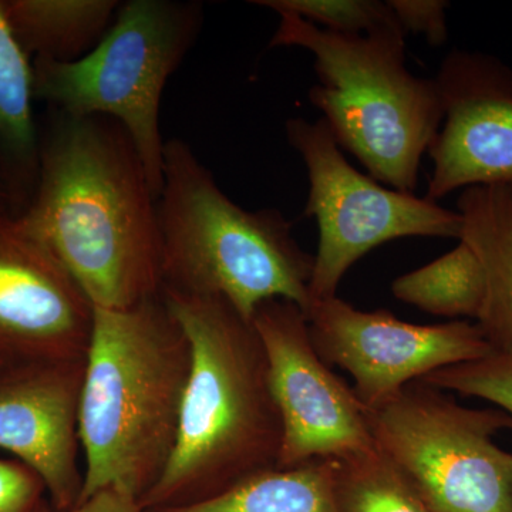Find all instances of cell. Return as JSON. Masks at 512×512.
I'll list each match as a JSON object with an SVG mask.
<instances>
[{"label":"cell","mask_w":512,"mask_h":512,"mask_svg":"<svg viewBox=\"0 0 512 512\" xmlns=\"http://www.w3.org/2000/svg\"><path fill=\"white\" fill-rule=\"evenodd\" d=\"M3 365H5V363H3L2 360H0V367H2Z\"/></svg>","instance_id":"obj_26"},{"label":"cell","mask_w":512,"mask_h":512,"mask_svg":"<svg viewBox=\"0 0 512 512\" xmlns=\"http://www.w3.org/2000/svg\"><path fill=\"white\" fill-rule=\"evenodd\" d=\"M157 201L119 121L53 110L35 190L16 215L93 306L128 309L163 289Z\"/></svg>","instance_id":"obj_1"},{"label":"cell","mask_w":512,"mask_h":512,"mask_svg":"<svg viewBox=\"0 0 512 512\" xmlns=\"http://www.w3.org/2000/svg\"><path fill=\"white\" fill-rule=\"evenodd\" d=\"M335 460L333 488L339 512H431L377 448Z\"/></svg>","instance_id":"obj_19"},{"label":"cell","mask_w":512,"mask_h":512,"mask_svg":"<svg viewBox=\"0 0 512 512\" xmlns=\"http://www.w3.org/2000/svg\"><path fill=\"white\" fill-rule=\"evenodd\" d=\"M10 29L30 59L73 63L109 32L116 0H0Z\"/></svg>","instance_id":"obj_16"},{"label":"cell","mask_w":512,"mask_h":512,"mask_svg":"<svg viewBox=\"0 0 512 512\" xmlns=\"http://www.w3.org/2000/svg\"><path fill=\"white\" fill-rule=\"evenodd\" d=\"M392 292L400 301L431 315L477 319L484 301L483 266L473 249L460 241L436 261L399 276Z\"/></svg>","instance_id":"obj_18"},{"label":"cell","mask_w":512,"mask_h":512,"mask_svg":"<svg viewBox=\"0 0 512 512\" xmlns=\"http://www.w3.org/2000/svg\"><path fill=\"white\" fill-rule=\"evenodd\" d=\"M183 326L191 369L177 440L146 511L208 500L279 467L282 423L252 320L220 298L161 289Z\"/></svg>","instance_id":"obj_2"},{"label":"cell","mask_w":512,"mask_h":512,"mask_svg":"<svg viewBox=\"0 0 512 512\" xmlns=\"http://www.w3.org/2000/svg\"><path fill=\"white\" fill-rule=\"evenodd\" d=\"M305 315L316 352L352 375L365 410L436 370L494 353L480 328L463 320L414 325L387 311H359L338 296L312 301Z\"/></svg>","instance_id":"obj_10"},{"label":"cell","mask_w":512,"mask_h":512,"mask_svg":"<svg viewBox=\"0 0 512 512\" xmlns=\"http://www.w3.org/2000/svg\"><path fill=\"white\" fill-rule=\"evenodd\" d=\"M443 126L430 144L436 202L476 185H512V70L483 52L453 50L436 79Z\"/></svg>","instance_id":"obj_11"},{"label":"cell","mask_w":512,"mask_h":512,"mask_svg":"<svg viewBox=\"0 0 512 512\" xmlns=\"http://www.w3.org/2000/svg\"><path fill=\"white\" fill-rule=\"evenodd\" d=\"M404 33H423L430 45L446 43L448 3L443 0H389Z\"/></svg>","instance_id":"obj_23"},{"label":"cell","mask_w":512,"mask_h":512,"mask_svg":"<svg viewBox=\"0 0 512 512\" xmlns=\"http://www.w3.org/2000/svg\"><path fill=\"white\" fill-rule=\"evenodd\" d=\"M32 59L20 47L0 2V180L13 204H28L39 173Z\"/></svg>","instance_id":"obj_15"},{"label":"cell","mask_w":512,"mask_h":512,"mask_svg":"<svg viewBox=\"0 0 512 512\" xmlns=\"http://www.w3.org/2000/svg\"><path fill=\"white\" fill-rule=\"evenodd\" d=\"M190 369V342L163 293L128 309L94 306L79 503L103 490L141 501L156 485L173 454Z\"/></svg>","instance_id":"obj_3"},{"label":"cell","mask_w":512,"mask_h":512,"mask_svg":"<svg viewBox=\"0 0 512 512\" xmlns=\"http://www.w3.org/2000/svg\"><path fill=\"white\" fill-rule=\"evenodd\" d=\"M163 289L227 301L244 318L261 303L286 299L303 312L315 258L299 247L278 210L247 211L180 138L164 146L157 201Z\"/></svg>","instance_id":"obj_4"},{"label":"cell","mask_w":512,"mask_h":512,"mask_svg":"<svg viewBox=\"0 0 512 512\" xmlns=\"http://www.w3.org/2000/svg\"><path fill=\"white\" fill-rule=\"evenodd\" d=\"M252 323L281 416L278 468L375 450L365 409L316 352L305 312L286 299H271L256 308Z\"/></svg>","instance_id":"obj_9"},{"label":"cell","mask_w":512,"mask_h":512,"mask_svg":"<svg viewBox=\"0 0 512 512\" xmlns=\"http://www.w3.org/2000/svg\"><path fill=\"white\" fill-rule=\"evenodd\" d=\"M86 359L0 367V450L45 484L53 511L76 507L84 471L79 434Z\"/></svg>","instance_id":"obj_13"},{"label":"cell","mask_w":512,"mask_h":512,"mask_svg":"<svg viewBox=\"0 0 512 512\" xmlns=\"http://www.w3.org/2000/svg\"><path fill=\"white\" fill-rule=\"evenodd\" d=\"M94 306L16 214L0 217V360L86 359Z\"/></svg>","instance_id":"obj_12"},{"label":"cell","mask_w":512,"mask_h":512,"mask_svg":"<svg viewBox=\"0 0 512 512\" xmlns=\"http://www.w3.org/2000/svg\"><path fill=\"white\" fill-rule=\"evenodd\" d=\"M47 512H147L140 501L117 490H103L66 511Z\"/></svg>","instance_id":"obj_24"},{"label":"cell","mask_w":512,"mask_h":512,"mask_svg":"<svg viewBox=\"0 0 512 512\" xmlns=\"http://www.w3.org/2000/svg\"><path fill=\"white\" fill-rule=\"evenodd\" d=\"M419 382L441 390L477 397L494 404L512 419V356L493 353L483 359L436 370Z\"/></svg>","instance_id":"obj_21"},{"label":"cell","mask_w":512,"mask_h":512,"mask_svg":"<svg viewBox=\"0 0 512 512\" xmlns=\"http://www.w3.org/2000/svg\"><path fill=\"white\" fill-rule=\"evenodd\" d=\"M13 207H15V204H13L8 188H6L5 184L0 180V217L6 214H15Z\"/></svg>","instance_id":"obj_25"},{"label":"cell","mask_w":512,"mask_h":512,"mask_svg":"<svg viewBox=\"0 0 512 512\" xmlns=\"http://www.w3.org/2000/svg\"><path fill=\"white\" fill-rule=\"evenodd\" d=\"M198 2L130 0L89 55L73 63L32 60L35 100L70 116H106L133 140L156 197L163 188L161 99L200 35Z\"/></svg>","instance_id":"obj_6"},{"label":"cell","mask_w":512,"mask_h":512,"mask_svg":"<svg viewBox=\"0 0 512 512\" xmlns=\"http://www.w3.org/2000/svg\"><path fill=\"white\" fill-rule=\"evenodd\" d=\"M335 470V458L274 468L208 500L147 512H339Z\"/></svg>","instance_id":"obj_17"},{"label":"cell","mask_w":512,"mask_h":512,"mask_svg":"<svg viewBox=\"0 0 512 512\" xmlns=\"http://www.w3.org/2000/svg\"><path fill=\"white\" fill-rule=\"evenodd\" d=\"M458 241L483 266L485 292L477 326L495 353L512 356V185H476L461 192Z\"/></svg>","instance_id":"obj_14"},{"label":"cell","mask_w":512,"mask_h":512,"mask_svg":"<svg viewBox=\"0 0 512 512\" xmlns=\"http://www.w3.org/2000/svg\"><path fill=\"white\" fill-rule=\"evenodd\" d=\"M271 46H298L315 57L319 83L309 100L336 143L393 190L412 192L421 158L439 133L444 111L436 80L406 69L404 30L339 35L279 13Z\"/></svg>","instance_id":"obj_5"},{"label":"cell","mask_w":512,"mask_h":512,"mask_svg":"<svg viewBox=\"0 0 512 512\" xmlns=\"http://www.w3.org/2000/svg\"><path fill=\"white\" fill-rule=\"evenodd\" d=\"M45 484L25 464L0 458V512H47Z\"/></svg>","instance_id":"obj_22"},{"label":"cell","mask_w":512,"mask_h":512,"mask_svg":"<svg viewBox=\"0 0 512 512\" xmlns=\"http://www.w3.org/2000/svg\"><path fill=\"white\" fill-rule=\"evenodd\" d=\"M256 5L298 16L312 25L339 35H372L402 28L389 2L379 0H261Z\"/></svg>","instance_id":"obj_20"},{"label":"cell","mask_w":512,"mask_h":512,"mask_svg":"<svg viewBox=\"0 0 512 512\" xmlns=\"http://www.w3.org/2000/svg\"><path fill=\"white\" fill-rule=\"evenodd\" d=\"M289 144L309 177L305 214L319 228L309 293L312 301L336 296L343 276L362 256L384 242L407 237L460 239V212L412 192L386 188L359 173L343 156L326 121H286Z\"/></svg>","instance_id":"obj_8"},{"label":"cell","mask_w":512,"mask_h":512,"mask_svg":"<svg viewBox=\"0 0 512 512\" xmlns=\"http://www.w3.org/2000/svg\"><path fill=\"white\" fill-rule=\"evenodd\" d=\"M375 446L431 512H512V454L495 444L512 419L468 409L416 382L365 410Z\"/></svg>","instance_id":"obj_7"}]
</instances>
